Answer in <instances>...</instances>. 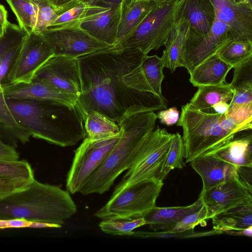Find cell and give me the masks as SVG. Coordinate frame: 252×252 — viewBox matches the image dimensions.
I'll use <instances>...</instances> for the list:
<instances>
[{"label":"cell","mask_w":252,"mask_h":252,"mask_svg":"<svg viewBox=\"0 0 252 252\" xmlns=\"http://www.w3.org/2000/svg\"><path fill=\"white\" fill-rule=\"evenodd\" d=\"M145 56L136 49L112 46L77 58L82 91L76 107L84 122L95 111L119 126L130 116L167 108V102L129 88L123 80Z\"/></svg>","instance_id":"cell-1"},{"label":"cell","mask_w":252,"mask_h":252,"mask_svg":"<svg viewBox=\"0 0 252 252\" xmlns=\"http://www.w3.org/2000/svg\"><path fill=\"white\" fill-rule=\"evenodd\" d=\"M13 116L32 136L66 147L86 136L83 119L76 108L51 101L6 98Z\"/></svg>","instance_id":"cell-2"},{"label":"cell","mask_w":252,"mask_h":252,"mask_svg":"<svg viewBox=\"0 0 252 252\" xmlns=\"http://www.w3.org/2000/svg\"><path fill=\"white\" fill-rule=\"evenodd\" d=\"M76 212L67 190L35 179L26 188L0 199V219L21 218L63 225Z\"/></svg>","instance_id":"cell-3"},{"label":"cell","mask_w":252,"mask_h":252,"mask_svg":"<svg viewBox=\"0 0 252 252\" xmlns=\"http://www.w3.org/2000/svg\"><path fill=\"white\" fill-rule=\"evenodd\" d=\"M157 119L154 111L126 118L119 125L122 133L118 142L79 192L102 194L109 190L115 179L133 163L144 141L155 129Z\"/></svg>","instance_id":"cell-4"},{"label":"cell","mask_w":252,"mask_h":252,"mask_svg":"<svg viewBox=\"0 0 252 252\" xmlns=\"http://www.w3.org/2000/svg\"><path fill=\"white\" fill-rule=\"evenodd\" d=\"M176 125L183 129L187 163L212 153L238 133L252 128V125L239 124L225 114L215 113L212 108L199 110L188 103L182 106Z\"/></svg>","instance_id":"cell-5"},{"label":"cell","mask_w":252,"mask_h":252,"mask_svg":"<svg viewBox=\"0 0 252 252\" xmlns=\"http://www.w3.org/2000/svg\"><path fill=\"white\" fill-rule=\"evenodd\" d=\"M174 134L157 126L144 141L133 163L115 187L112 194L144 180L163 182L169 173L165 163Z\"/></svg>","instance_id":"cell-6"},{"label":"cell","mask_w":252,"mask_h":252,"mask_svg":"<svg viewBox=\"0 0 252 252\" xmlns=\"http://www.w3.org/2000/svg\"><path fill=\"white\" fill-rule=\"evenodd\" d=\"M163 185V182L148 180L128 186L112 194L94 216L102 220L142 217L156 206Z\"/></svg>","instance_id":"cell-7"},{"label":"cell","mask_w":252,"mask_h":252,"mask_svg":"<svg viewBox=\"0 0 252 252\" xmlns=\"http://www.w3.org/2000/svg\"><path fill=\"white\" fill-rule=\"evenodd\" d=\"M180 0H173L154 9L127 37L113 45L136 49L145 55L164 46L176 21Z\"/></svg>","instance_id":"cell-8"},{"label":"cell","mask_w":252,"mask_h":252,"mask_svg":"<svg viewBox=\"0 0 252 252\" xmlns=\"http://www.w3.org/2000/svg\"><path fill=\"white\" fill-rule=\"evenodd\" d=\"M121 133V129L118 134L108 138L94 140L85 136L83 138L82 143L74 151L66 176V190L70 194L79 192L116 145Z\"/></svg>","instance_id":"cell-9"},{"label":"cell","mask_w":252,"mask_h":252,"mask_svg":"<svg viewBox=\"0 0 252 252\" xmlns=\"http://www.w3.org/2000/svg\"><path fill=\"white\" fill-rule=\"evenodd\" d=\"M54 56L50 45L41 33L27 34L9 73V85L31 83L39 68Z\"/></svg>","instance_id":"cell-10"},{"label":"cell","mask_w":252,"mask_h":252,"mask_svg":"<svg viewBox=\"0 0 252 252\" xmlns=\"http://www.w3.org/2000/svg\"><path fill=\"white\" fill-rule=\"evenodd\" d=\"M232 41L228 26L217 18L211 31L205 35L190 34L188 32L182 51V67L189 73L201 63L217 54Z\"/></svg>","instance_id":"cell-11"},{"label":"cell","mask_w":252,"mask_h":252,"mask_svg":"<svg viewBox=\"0 0 252 252\" xmlns=\"http://www.w3.org/2000/svg\"><path fill=\"white\" fill-rule=\"evenodd\" d=\"M54 56L77 58L112 46L91 35L80 26L47 29L41 32Z\"/></svg>","instance_id":"cell-12"},{"label":"cell","mask_w":252,"mask_h":252,"mask_svg":"<svg viewBox=\"0 0 252 252\" xmlns=\"http://www.w3.org/2000/svg\"><path fill=\"white\" fill-rule=\"evenodd\" d=\"M33 79L45 80L72 94L78 98L82 91L77 58L54 56L37 71Z\"/></svg>","instance_id":"cell-13"},{"label":"cell","mask_w":252,"mask_h":252,"mask_svg":"<svg viewBox=\"0 0 252 252\" xmlns=\"http://www.w3.org/2000/svg\"><path fill=\"white\" fill-rule=\"evenodd\" d=\"M199 197L208 211V219L234 206L245 200L252 198V188L238 177L206 190H201Z\"/></svg>","instance_id":"cell-14"},{"label":"cell","mask_w":252,"mask_h":252,"mask_svg":"<svg viewBox=\"0 0 252 252\" xmlns=\"http://www.w3.org/2000/svg\"><path fill=\"white\" fill-rule=\"evenodd\" d=\"M7 99H31L56 102L71 109L76 108L78 97L45 80L33 79L29 83H20L3 87Z\"/></svg>","instance_id":"cell-15"},{"label":"cell","mask_w":252,"mask_h":252,"mask_svg":"<svg viewBox=\"0 0 252 252\" xmlns=\"http://www.w3.org/2000/svg\"><path fill=\"white\" fill-rule=\"evenodd\" d=\"M161 59L157 55H146L135 67L123 76L124 83L129 88L140 92L151 93L167 102L161 92L164 78Z\"/></svg>","instance_id":"cell-16"},{"label":"cell","mask_w":252,"mask_h":252,"mask_svg":"<svg viewBox=\"0 0 252 252\" xmlns=\"http://www.w3.org/2000/svg\"><path fill=\"white\" fill-rule=\"evenodd\" d=\"M216 18L229 28L232 41H252V4L232 0H210Z\"/></svg>","instance_id":"cell-17"},{"label":"cell","mask_w":252,"mask_h":252,"mask_svg":"<svg viewBox=\"0 0 252 252\" xmlns=\"http://www.w3.org/2000/svg\"><path fill=\"white\" fill-rule=\"evenodd\" d=\"M177 12L188 22V32L197 35L208 33L216 19L210 0H180Z\"/></svg>","instance_id":"cell-18"},{"label":"cell","mask_w":252,"mask_h":252,"mask_svg":"<svg viewBox=\"0 0 252 252\" xmlns=\"http://www.w3.org/2000/svg\"><path fill=\"white\" fill-rule=\"evenodd\" d=\"M190 163L202 179V190L215 187L237 175L235 166L212 154L198 157Z\"/></svg>","instance_id":"cell-19"},{"label":"cell","mask_w":252,"mask_h":252,"mask_svg":"<svg viewBox=\"0 0 252 252\" xmlns=\"http://www.w3.org/2000/svg\"><path fill=\"white\" fill-rule=\"evenodd\" d=\"M203 205L201 197L186 206L159 207L154 206L142 215L146 224L154 231H166L172 229L184 217L199 210Z\"/></svg>","instance_id":"cell-20"},{"label":"cell","mask_w":252,"mask_h":252,"mask_svg":"<svg viewBox=\"0 0 252 252\" xmlns=\"http://www.w3.org/2000/svg\"><path fill=\"white\" fill-rule=\"evenodd\" d=\"M124 5H112L96 18L82 23L80 27L96 39L114 45Z\"/></svg>","instance_id":"cell-21"},{"label":"cell","mask_w":252,"mask_h":252,"mask_svg":"<svg viewBox=\"0 0 252 252\" xmlns=\"http://www.w3.org/2000/svg\"><path fill=\"white\" fill-rule=\"evenodd\" d=\"M210 154L236 168L252 167V129L238 133L231 140Z\"/></svg>","instance_id":"cell-22"},{"label":"cell","mask_w":252,"mask_h":252,"mask_svg":"<svg viewBox=\"0 0 252 252\" xmlns=\"http://www.w3.org/2000/svg\"><path fill=\"white\" fill-rule=\"evenodd\" d=\"M189 28L187 20L176 10V21L164 45L165 49L160 58L163 67L170 69L172 73L177 67H182V51Z\"/></svg>","instance_id":"cell-23"},{"label":"cell","mask_w":252,"mask_h":252,"mask_svg":"<svg viewBox=\"0 0 252 252\" xmlns=\"http://www.w3.org/2000/svg\"><path fill=\"white\" fill-rule=\"evenodd\" d=\"M232 67L215 54L201 63L189 74V81L196 87L215 85L225 82V78Z\"/></svg>","instance_id":"cell-24"},{"label":"cell","mask_w":252,"mask_h":252,"mask_svg":"<svg viewBox=\"0 0 252 252\" xmlns=\"http://www.w3.org/2000/svg\"><path fill=\"white\" fill-rule=\"evenodd\" d=\"M213 229L221 232L246 229L252 225V198L248 199L211 218Z\"/></svg>","instance_id":"cell-25"},{"label":"cell","mask_w":252,"mask_h":252,"mask_svg":"<svg viewBox=\"0 0 252 252\" xmlns=\"http://www.w3.org/2000/svg\"><path fill=\"white\" fill-rule=\"evenodd\" d=\"M158 5L154 1L136 0H130L126 3L122 12L115 44L129 35Z\"/></svg>","instance_id":"cell-26"},{"label":"cell","mask_w":252,"mask_h":252,"mask_svg":"<svg viewBox=\"0 0 252 252\" xmlns=\"http://www.w3.org/2000/svg\"><path fill=\"white\" fill-rule=\"evenodd\" d=\"M109 7L80 2L59 15L54 23L47 29L80 26L84 22L96 18Z\"/></svg>","instance_id":"cell-27"},{"label":"cell","mask_w":252,"mask_h":252,"mask_svg":"<svg viewBox=\"0 0 252 252\" xmlns=\"http://www.w3.org/2000/svg\"><path fill=\"white\" fill-rule=\"evenodd\" d=\"M188 103L192 108L199 110H206L220 102H227L232 98L233 90L230 83L199 86Z\"/></svg>","instance_id":"cell-28"},{"label":"cell","mask_w":252,"mask_h":252,"mask_svg":"<svg viewBox=\"0 0 252 252\" xmlns=\"http://www.w3.org/2000/svg\"><path fill=\"white\" fill-rule=\"evenodd\" d=\"M84 123L86 136L92 139L112 137L121 131L120 126L115 122L95 111L89 113Z\"/></svg>","instance_id":"cell-29"},{"label":"cell","mask_w":252,"mask_h":252,"mask_svg":"<svg viewBox=\"0 0 252 252\" xmlns=\"http://www.w3.org/2000/svg\"><path fill=\"white\" fill-rule=\"evenodd\" d=\"M0 126L6 129L11 135V145L16 148L18 143L22 144L29 141L32 136L16 121L11 113L3 92L0 94Z\"/></svg>","instance_id":"cell-30"},{"label":"cell","mask_w":252,"mask_h":252,"mask_svg":"<svg viewBox=\"0 0 252 252\" xmlns=\"http://www.w3.org/2000/svg\"><path fill=\"white\" fill-rule=\"evenodd\" d=\"M15 14L19 26L27 34L34 32L37 6L33 0H5Z\"/></svg>","instance_id":"cell-31"},{"label":"cell","mask_w":252,"mask_h":252,"mask_svg":"<svg viewBox=\"0 0 252 252\" xmlns=\"http://www.w3.org/2000/svg\"><path fill=\"white\" fill-rule=\"evenodd\" d=\"M217 54L234 68L252 58V41H232L222 47Z\"/></svg>","instance_id":"cell-32"},{"label":"cell","mask_w":252,"mask_h":252,"mask_svg":"<svg viewBox=\"0 0 252 252\" xmlns=\"http://www.w3.org/2000/svg\"><path fill=\"white\" fill-rule=\"evenodd\" d=\"M0 179L32 182L34 171L26 160H0Z\"/></svg>","instance_id":"cell-33"},{"label":"cell","mask_w":252,"mask_h":252,"mask_svg":"<svg viewBox=\"0 0 252 252\" xmlns=\"http://www.w3.org/2000/svg\"><path fill=\"white\" fill-rule=\"evenodd\" d=\"M142 217L130 219H111L102 220L99 223L100 229L106 234L113 235L132 236L133 230L146 225Z\"/></svg>","instance_id":"cell-34"},{"label":"cell","mask_w":252,"mask_h":252,"mask_svg":"<svg viewBox=\"0 0 252 252\" xmlns=\"http://www.w3.org/2000/svg\"><path fill=\"white\" fill-rule=\"evenodd\" d=\"M230 84L234 92H252V58L234 68Z\"/></svg>","instance_id":"cell-35"},{"label":"cell","mask_w":252,"mask_h":252,"mask_svg":"<svg viewBox=\"0 0 252 252\" xmlns=\"http://www.w3.org/2000/svg\"><path fill=\"white\" fill-rule=\"evenodd\" d=\"M185 149L183 138L178 132L174 134L168 151L165 167L170 172L175 168L182 169L186 166L183 159Z\"/></svg>","instance_id":"cell-36"},{"label":"cell","mask_w":252,"mask_h":252,"mask_svg":"<svg viewBox=\"0 0 252 252\" xmlns=\"http://www.w3.org/2000/svg\"><path fill=\"white\" fill-rule=\"evenodd\" d=\"M37 6L34 32L41 33L52 25L59 17L47 0H33Z\"/></svg>","instance_id":"cell-37"},{"label":"cell","mask_w":252,"mask_h":252,"mask_svg":"<svg viewBox=\"0 0 252 252\" xmlns=\"http://www.w3.org/2000/svg\"><path fill=\"white\" fill-rule=\"evenodd\" d=\"M27 34L19 26L8 23L6 33L0 38V64L6 52L21 42Z\"/></svg>","instance_id":"cell-38"},{"label":"cell","mask_w":252,"mask_h":252,"mask_svg":"<svg viewBox=\"0 0 252 252\" xmlns=\"http://www.w3.org/2000/svg\"><path fill=\"white\" fill-rule=\"evenodd\" d=\"M208 219L207 209L203 205L199 210L184 217L172 229L166 232L177 233L193 230L196 226Z\"/></svg>","instance_id":"cell-39"},{"label":"cell","mask_w":252,"mask_h":252,"mask_svg":"<svg viewBox=\"0 0 252 252\" xmlns=\"http://www.w3.org/2000/svg\"><path fill=\"white\" fill-rule=\"evenodd\" d=\"M23 39L9 49L2 60L0 64V87H3L9 85L8 74L19 54Z\"/></svg>","instance_id":"cell-40"},{"label":"cell","mask_w":252,"mask_h":252,"mask_svg":"<svg viewBox=\"0 0 252 252\" xmlns=\"http://www.w3.org/2000/svg\"><path fill=\"white\" fill-rule=\"evenodd\" d=\"M212 230L205 233H196L193 230H189L182 232L171 233L166 231H158L148 232L143 231H134L133 236L142 238H190L197 237L208 235H212Z\"/></svg>","instance_id":"cell-41"},{"label":"cell","mask_w":252,"mask_h":252,"mask_svg":"<svg viewBox=\"0 0 252 252\" xmlns=\"http://www.w3.org/2000/svg\"><path fill=\"white\" fill-rule=\"evenodd\" d=\"M32 182L0 179V199L26 188Z\"/></svg>","instance_id":"cell-42"},{"label":"cell","mask_w":252,"mask_h":252,"mask_svg":"<svg viewBox=\"0 0 252 252\" xmlns=\"http://www.w3.org/2000/svg\"><path fill=\"white\" fill-rule=\"evenodd\" d=\"M157 118L162 124L170 126L176 124L180 117L179 111L176 107L162 110L157 114Z\"/></svg>","instance_id":"cell-43"},{"label":"cell","mask_w":252,"mask_h":252,"mask_svg":"<svg viewBox=\"0 0 252 252\" xmlns=\"http://www.w3.org/2000/svg\"><path fill=\"white\" fill-rule=\"evenodd\" d=\"M19 159L15 148L4 142L0 137V160H15Z\"/></svg>","instance_id":"cell-44"},{"label":"cell","mask_w":252,"mask_h":252,"mask_svg":"<svg viewBox=\"0 0 252 252\" xmlns=\"http://www.w3.org/2000/svg\"><path fill=\"white\" fill-rule=\"evenodd\" d=\"M32 221L21 218L0 219V229L29 228Z\"/></svg>","instance_id":"cell-45"},{"label":"cell","mask_w":252,"mask_h":252,"mask_svg":"<svg viewBox=\"0 0 252 252\" xmlns=\"http://www.w3.org/2000/svg\"><path fill=\"white\" fill-rule=\"evenodd\" d=\"M130 0H77L79 2H83L93 5H101L110 6L112 5L122 4L125 5Z\"/></svg>","instance_id":"cell-46"},{"label":"cell","mask_w":252,"mask_h":252,"mask_svg":"<svg viewBox=\"0 0 252 252\" xmlns=\"http://www.w3.org/2000/svg\"><path fill=\"white\" fill-rule=\"evenodd\" d=\"M77 0H47L56 12L66 7H71L76 3Z\"/></svg>","instance_id":"cell-47"},{"label":"cell","mask_w":252,"mask_h":252,"mask_svg":"<svg viewBox=\"0 0 252 252\" xmlns=\"http://www.w3.org/2000/svg\"><path fill=\"white\" fill-rule=\"evenodd\" d=\"M9 23L7 12L4 7L0 4V38L3 37L6 33Z\"/></svg>","instance_id":"cell-48"},{"label":"cell","mask_w":252,"mask_h":252,"mask_svg":"<svg viewBox=\"0 0 252 252\" xmlns=\"http://www.w3.org/2000/svg\"><path fill=\"white\" fill-rule=\"evenodd\" d=\"M62 227L61 224L41 221H32L29 228H60Z\"/></svg>","instance_id":"cell-49"},{"label":"cell","mask_w":252,"mask_h":252,"mask_svg":"<svg viewBox=\"0 0 252 252\" xmlns=\"http://www.w3.org/2000/svg\"><path fill=\"white\" fill-rule=\"evenodd\" d=\"M222 234H225L227 235H234V236H242L252 237V225L249 227L237 230H229L223 232Z\"/></svg>","instance_id":"cell-50"},{"label":"cell","mask_w":252,"mask_h":252,"mask_svg":"<svg viewBox=\"0 0 252 252\" xmlns=\"http://www.w3.org/2000/svg\"><path fill=\"white\" fill-rule=\"evenodd\" d=\"M229 104L226 102L220 101L211 106L213 111L217 113L225 114L228 110Z\"/></svg>","instance_id":"cell-51"},{"label":"cell","mask_w":252,"mask_h":252,"mask_svg":"<svg viewBox=\"0 0 252 252\" xmlns=\"http://www.w3.org/2000/svg\"><path fill=\"white\" fill-rule=\"evenodd\" d=\"M234 2L238 4H252V0H232Z\"/></svg>","instance_id":"cell-52"},{"label":"cell","mask_w":252,"mask_h":252,"mask_svg":"<svg viewBox=\"0 0 252 252\" xmlns=\"http://www.w3.org/2000/svg\"><path fill=\"white\" fill-rule=\"evenodd\" d=\"M140 0V1H154L156 2L158 5H162V0Z\"/></svg>","instance_id":"cell-53"},{"label":"cell","mask_w":252,"mask_h":252,"mask_svg":"<svg viewBox=\"0 0 252 252\" xmlns=\"http://www.w3.org/2000/svg\"><path fill=\"white\" fill-rule=\"evenodd\" d=\"M173 0H162V3L164 4V3H167L169 1H171Z\"/></svg>","instance_id":"cell-54"},{"label":"cell","mask_w":252,"mask_h":252,"mask_svg":"<svg viewBox=\"0 0 252 252\" xmlns=\"http://www.w3.org/2000/svg\"><path fill=\"white\" fill-rule=\"evenodd\" d=\"M3 87H0V94L3 92Z\"/></svg>","instance_id":"cell-55"}]
</instances>
